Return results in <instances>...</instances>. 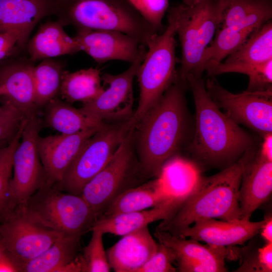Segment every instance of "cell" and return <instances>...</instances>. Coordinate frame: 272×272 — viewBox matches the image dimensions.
<instances>
[{"label": "cell", "instance_id": "cell-1", "mask_svg": "<svg viewBox=\"0 0 272 272\" xmlns=\"http://www.w3.org/2000/svg\"><path fill=\"white\" fill-rule=\"evenodd\" d=\"M186 82L195 106V129L188 150L196 162L227 167L256 146L253 137L222 112L209 95L201 77L190 74Z\"/></svg>", "mask_w": 272, "mask_h": 272}, {"label": "cell", "instance_id": "cell-2", "mask_svg": "<svg viewBox=\"0 0 272 272\" xmlns=\"http://www.w3.org/2000/svg\"><path fill=\"white\" fill-rule=\"evenodd\" d=\"M179 79L137 122V149L142 172L159 176L184 138L187 126L184 87Z\"/></svg>", "mask_w": 272, "mask_h": 272}, {"label": "cell", "instance_id": "cell-3", "mask_svg": "<svg viewBox=\"0 0 272 272\" xmlns=\"http://www.w3.org/2000/svg\"><path fill=\"white\" fill-rule=\"evenodd\" d=\"M257 151L255 146L219 173L209 177L201 176L195 190L175 214L162 221L156 229L177 236L199 219L240 220L239 193L241 179L246 165Z\"/></svg>", "mask_w": 272, "mask_h": 272}, {"label": "cell", "instance_id": "cell-4", "mask_svg": "<svg viewBox=\"0 0 272 272\" xmlns=\"http://www.w3.org/2000/svg\"><path fill=\"white\" fill-rule=\"evenodd\" d=\"M178 18L177 6L170 7L167 27L162 33L154 36L147 45L148 51L136 74L140 97L132 116L136 122L179 79L176 65L179 60L175 53Z\"/></svg>", "mask_w": 272, "mask_h": 272}, {"label": "cell", "instance_id": "cell-5", "mask_svg": "<svg viewBox=\"0 0 272 272\" xmlns=\"http://www.w3.org/2000/svg\"><path fill=\"white\" fill-rule=\"evenodd\" d=\"M60 21L77 30L120 32L145 46L158 33L128 0H63Z\"/></svg>", "mask_w": 272, "mask_h": 272}, {"label": "cell", "instance_id": "cell-6", "mask_svg": "<svg viewBox=\"0 0 272 272\" xmlns=\"http://www.w3.org/2000/svg\"><path fill=\"white\" fill-rule=\"evenodd\" d=\"M21 208L36 221L64 235L82 236L98 220L82 196L64 192L46 180Z\"/></svg>", "mask_w": 272, "mask_h": 272}, {"label": "cell", "instance_id": "cell-7", "mask_svg": "<svg viewBox=\"0 0 272 272\" xmlns=\"http://www.w3.org/2000/svg\"><path fill=\"white\" fill-rule=\"evenodd\" d=\"M136 121L131 116L114 124H106L89 138L56 184L62 191L81 195L85 185L109 162Z\"/></svg>", "mask_w": 272, "mask_h": 272}, {"label": "cell", "instance_id": "cell-8", "mask_svg": "<svg viewBox=\"0 0 272 272\" xmlns=\"http://www.w3.org/2000/svg\"><path fill=\"white\" fill-rule=\"evenodd\" d=\"M177 6L176 34L181 49L178 78L186 84L190 74L201 77V59L217 29L218 9L217 0H200L192 6L183 3Z\"/></svg>", "mask_w": 272, "mask_h": 272}, {"label": "cell", "instance_id": "cell-9", "mask_svg": "<svg viewBox=\"0 0 272 272\" xmlns=\"http://www.w3.org/2000/svg\"><path fill=\"white\" fill-rule=\"evenodd\" d=\"M0 234L6 254L19 272L64 235L36 221L21 207L0 219Z\"/></svg>", "mask_w": 272, "mask_h": 272}, {"label": "cell", "instance_id": "cell-10", "mask_svg": "<svg viewBox=\"0 0 272 272\" xmlns=\"http://www.w3.org/2000/svg\"><path fill=\"white\" fill-rule=\"evenodd\" d=\"M42 125L38 116L28 119L22 134V141L15 151L14 175L8 193L10 211L24 206L46 180L37 148Z\"/></svg>", "mask_w": 272, "mask_h": 272}, {"label": "cell", "instance_id": "cell-11", "mask_svg": "<svg viewBox=\"0 0 272 272\" xmlns=\"http://www.w3.org/2000/svg\"><path fill=\"white\" fill-rule=\"evenodd\" d=\"M206 90L219 108L237 123L262 137L272 132V89L234 94L222 87L214 77L205 82Z\"/></svg>", "mask_w": 272, "mask_h": 272}, {"label": "cell", "instance_id": "cell-12", "mask_svg": "<svg viewBox=\"0 0 272 272\" xmlns=\"http://www.w3.org/2000/svg\"><path fill=\"white\" fill-rule=\"evenodd\" d=\"M146 53L144 49L125 71L118 75L105 73L101 80L108 88L94 100L83 103L80 110L96 120H124L133 114V81Z\"/></svg>", "mask_w": 272, "mask_h": 272}, {"label": "cell", "instance_id": "cell-13", "mask_svg": "<svg viewBox=\"0 0 272 272\" xmlns=\"http://www.w3.org/2000/svg\"><path fill=\"white\" fill-rule=\"evenodd\" d=\"M131 130L120 144L107 165L84 187L81 196L98 220L122 191L132 163Z\"/></svg>", "mask_w": 272, "mask_h": 272}, {"label": "cell", "instance_id": "cell-14", "mask_svg": "<svg viewBox=\"0 0 272 272\" xmlns=\"http://www.w3.org/2000/svg\"><path fill=\"white\" fill-rule=\"evenodd\" d=\"M154 236L175 251L177 269L180 272L227 271L225 259L233 258V250L225 247L202 245L195 239H186L156 229Z\"/></svg>", "mask_w": 272, "mask_h": 272}, {"label": "cell", "instance_id": "cell-15", "mask_svg": "<svg viewBox=\"0 0 272 272\" xmlns=\"http://www.w3.org/2000/svg\"><path fill=\"white\" fill-rule=\"evenodd\" d=\"M74 37L81 50L99 63L111 60L132 63L145 49L138 40L118 31L80 29Z\"/></svg>", "mask_w": 272, "mask_h": 272}, {"label": "cell", "instance_id": "cell-16", "mask_svg": "<svg viewBox=\"0 0 272 272\" xmlns=\"http://www.w3.org/2000/svg\"><path fill=\"white\" fill-rule=\"evenodd\" d=\"M101 128L87 129L71 134L39 136L37 151L46 181L53 183L60 182L85 142Z\"/></svg>", "mask_w": 272, "mask_h": 272}, {"label": "cell", "instance_id": "cell-17", "mask_svg": "<svg viewBox=\"0 0 272 272\" xmlns=\"http://www.w3.org/2000/svg\"><path fill=\"white\" fill-rule=\"evenodd\" d=\"M264 222L237 220L228 221L215 219L196 221L192 226L182 230L177 236L189 237L218 246L233 247L243 245L258 234Z\"/></svg>", "mask_w": 272, "mask_h": 272}, {"label": "cell", "instance_id": "cell-18", "mask_svg": "<svg viewBox=\"0 0 272 272\" xmlns=\"http://www.w3.org/2000/svg\"><path fill=\"white\" fill-rule=\"evenodd\" d=\"M34 66L15 61L0 66V99L18 109L27 119L38 116L34 100Z\"/></svg>", "mask_w": 272, "mask_h": 272}, {"label": "cell", "instance_id": "cell-19", "mask_svg": "<svg viewBox=\"0 0 272 272\" xmlns=\"http://www.w3.org/2000/svg\"><path fill=\"white\" fill-rule=\"evenodd\" d=\"M56 0H0V33L17 32L20 46L27 42L36 24L44 17L58 10Z\"/></svg>", "mask_w": 272, "mask_h": 272}, {"label": "cell", "instance_id": "cell-20", "mask_svg": "<svg viewBox=\"0 0 272 272\" xmlns=\"http://www.w3.org/2000/svg\"><path fill=\"white\" fill-rule=\"evenodd\" d=\"M272 191V161L257 150L243 173L239 193L241 220L249 221L253 212L269 198Z\"/></svg>", "mask_w": 272, "mask_h": 272}, {"label": "cell", "instance_id": "cell-21", "mask_svg": "<svg viewBox=\"0 0 272 272\" xmlns=\"http://www.w3.org/2000/svg\"><path fill=\"white\" fill-rule=\"evenodd\" d=\"M157 244L148 226L123 235L106 251L111 268L116 272H137L154 254Z\"/></svg>", "mask_w": 272, "mask_h": 272}, {"label": "cell", "instance_id": "cell-22", "mask_svg": "<svg viewBox=\"0 0 272 272\" xmlns=\"http://www.w3.org/2000/svg\"><path fill=\"white\" fill-rule=\"evenodd\" d=\"M184 201V199L170 198L148 209L101 217L93 227L100 229L104 234L123 236L148 226L152 222L170 219Z\"/></svg>", "mask_w": 272, "mask_h": 272}, {"label": "cell", "instance_id": "cell-23", "mask_svg": "<svg viewBox=\"0 0 272 272\" xmlns=\"http://www.w3.org/2000/svg\"><path fill=\"white\" fill-rule=\"evenodd\" d=\"M218 28H257L271 21V0H217Z\"/></svg>", "mask_w": 272, "mask_h": 272}, {"label": "cell", "instance_id": "cell-24", "mask_svg": "<svg viewBox=\"0 0 272 272\" xmlns=\"http://www.w3.org/2000/svg\"><path fill=\"white\" fill-rule=\"evenodd\" d=\"M31 59L50 58L81 51L75 37L64 31L60 21L47 22L40 26L28 43Z\"/></svg>", "mask_w": 272, "mask_h": 272}, {"label": "cell", "instance_id": "cell-25", "mask_svg": "<svg viewBox=\"0 0 272 272\" xmlns=\"http://www.w3.org/2000/svg\"><path fill=\"white\" fill-rule=\"evenodd\" d=\"M272 59V23L269 21L256 29L233 53L220 63L211 77L224 74L228 68L261 63Z\"/></svg>", "mask_w": 272, "mask_h": 272}, {"label": "cell", "instance_id": "cell-26", "mask_svg": "<svg viewBox=\"0 0 272 272\" xmlns=\"http://www.w3.org/2000/svg\"><path fill=\"white\" fill-rule=\"evenodd\" d=\"M201 177L196 163L177 157L164 164L157 177L169 197L185 200L195 190Z\"/></svg>", "mask_w": 272, "mask_h": 272}, {"label": "cell", "instance_id": "cell-27", "mask_svg": "<svg viewBox=\"0 0 272 272\" xmlns=\"http://www.w3.org/2000/svg\"><path fill=\"white\" fill-rule=\"evenodd\" d=\"M170 198H173L167 195L157 177L140 186L122 191L107 207L101 217L148 209Z\"/></svg>", "mask_w": 272, "mask_h": 272}, {"label": "cell", "instance_id": "cell-28", "mask_svg": "<svg viewBox=\"0 0 272 272\" xmlns=\"http://www.w3.org/2000/svg\"><path fill=\"white\" fill-rule=\"evenodd\" d=\"M44 124L60 133L71 134L93 128H101L106 123L85 114L58 97L44 106Z\"/></svg>", "mask_w": 272, "mask_h": 272}, {"label": "cell", "instance_id": "cell-29", "mask_svg": "<svg viewBox=\"0 0 272 272\" xmlns=\"http://www.w3.org/2000/svg\"><path fill=\"white\" fill-rule=\"evenodd\" d=\"M81 235H63L22 267L21 272H59L78 256Z\"/></svg>", "mask_w": 272, "mask_h": 272}, {"label": "cell", "instance_id": "cell-30", "mask_svg": "<svg viewBox=\"0 0 272 272\" xmlns=\"http://www.w3.org/2000/svg\"><path fill=\"white\" fill-rule=\"evenodd\" d=\"M256 29L253 27L217 29L214 39H212L210 45L203 53L200 65L201 73L206 71L208 76L211 77L217 66L236 51Z\"/></svg>", "mask_w": 272, "mask_h": 272}, {"label": "cell", "instance_id": "cell-31", "mask_svg": "<svg viewBox=\"0 0 272 272\" xmlns=\"http://www.w3.org/2000/svg\"><path fill=\"white\" fill-rule=\"evenodd\" d=\"M101 81L100 70L95 68L75 72L63 71L59 94L70 103L89 102L103 91Z\"/></svg>", "mask_w": 272, "mask_h": 272}, {"label": "cell", "instance_id": "cell-32", "mask_svg": "<svg viewBox=\"0 0 272 272\" xmlns=\"http://www.w3.org/2000/svg\"><path fill=\"white\" fill-rule=\"evenodd\" d=\"M63 72L62 65L50 58L44 59L34 66V100L38 109L57 97Z\"/></svg>", "mask_w": 272, "mask_h": 272}, {"label": "cell", "instance_id": "cell-33", "mask_svg": "<svg viewBox=\"0 0 272 272\" xmlns=\"http://www.w3.org/2000/svg\"><path fill=\"white\" fill-rule=\"evenodd\" d=\"M27 121V118L23 120L12 140L6 146L0 149V219L10 212L8 207V193L13 169L14 155Z\"/></svg>", "mask_w": 272, "mask_h": 272}, {"label": "cell", "instance_id": "cell-34", "mask_svg": "<svg viewBox=\"0 0 272 272\" xmlns=\"http://www.w3.org/2000/svg\"><path fill=\"white\" fill-rule=\"evenodd\" d=\"M91 238L88 244L83 249V253L78 255L81 264V272H109L111 267L104 249L102 231L93 227Z\"/></svg>", "mask_w": 272, "mask_h": 272}, {"label": "cell", "instance_id": "cell-35", "mask_svg": "<svg viewBox=\"0 0 272 272\" xmlns=\"http://www.w3.org/2000/svg\"><path fill=\"white\" fill-rule=\"evenodd\" d=\"M236 73L246 75L249 83L246 91H257L272 89V59L263 63L228 68L225 73Z\"/></svg>", "mask_w": 272, "mask_h": 272}, {"label": "cell", "instance_id": "cell-36", "mask_svg": "<svg viewBox=\"0 0 272 272\" xmlns=\"http://www.w3.org/2000/svg\"><path fill=\"white\" fill-rule=\"evenodd\" d=\"M25 118L23 113L12 104L3 102L0 106V147L5 146L12 140Z\"/></svg>", "mask_w": 272, "mask_h": 272}, {"label": "cell", "instance_id": "cell-37", "mask_svg": "<svg viewBox=\"0 0 272 272\" xmlns=\"http://www.w3.org/2000/svg\"><path fill=\"white\" fill-rule=\"evenodd\" d=\"M143 18L158 32L165 29L162 19L169 7V0H128Z\"/></svg>", "mask_w": 272, "mask_h": 272}, {"label": "cell", "instance_id": "cell-38", "mask_svg": "<svg viewBox=\"0 0 272 272\" xmlns=\"http://www.w3.org/2000/svg\"><path fill=\"white\" fill-rule=\"evenodd\" d=\"M176 254L170 247L159 242L154 254L137 272H175Z\"/></svg>", "mask_w": 272, "mask_h": 272}, {"label": "cell", "instance_id": "cell-39", "mask_svg": "<svg viewBox=\"0 0 272 272\" xmlns=\"http://www.w3.org/2000/svg\"><path fill=\"white\" fill-rule=\"evenodd\" d=\"M20 38L18 33L13 30L0 33V61L8 56L16 45L20 46Z\"/></svg>", "mask_w": 272, "mask_h": 272}, {"label": "cell", "instance_id": "cell-40", "mask_svg": "<svg viewBox=\"0 0 272 272\" xmlns=\"http://www.w3.org/2000/svg\"><path fill=\"white\" fill-rule=\"evenodd\" d=\"M263 272L272 271V243L258 249Z\"/></svg>", "mask_w": 272, "mask_h": 272}, {"label": "cell", "instance_id": "cell-41", "mask_svg": "<svg viewBox=\"0 0 272 272\" xmlns=\"http://www.w3.org/2000/svg\"><path fill=\"white\" fill-rule=\"evenodd\" d=\"M263 140L258 150L260 155L265 159L272 161V132L263 136Z\"/></svg>", "mask_w": 272, "mask_h": 272}, {"label": "cell", "instance_id": "cell-42", "mask_svg": "<svg viewBox=\"0 0 272 272\" xmlns=\"http://www.w3.org/2000/svg\"><path fill=\"white\" fill-rule=\"evenodd\" d=\"M261 235L266 243H272V218L271 215L264 219L260 229Z\"/></svg>", "mask_w": 272, "mask_h": 272}, {"label": "cell", "instance_id": "cell-43", "mask_svg": "<svg viewBox=\"0 0 272 272\" xmlns=\"http://www.w3.org/2000/svg\"><path fill=\"white\" fill-rule=\"evenodd\" d=\"M19 272L17 266L10 260L0 261V272Z\"/></svg>", "mask_w": 272, "mask_h": 272}, {"label": "cell", "instance_id": "cell-44", "mask_svg": "<svg viewBox=\"0 0 272 272\" xmlns=\"http://www.w3.org/2000/svg\"><path fill=\"white\" fill-rule=\"evenodd\" d=\"M7 259H10L7 256L5 250L4 249L1 236L0 234V261H4ZM11 260V259H10Z\"/></svg>", "mask_w": 272, "mask_h": 272}, {"label": "cell", "instance_id": "cell-45", "mask_svg": "<svg viewBox=\"0 0 272 272\" xmlns=\"http://www.w3.org/2000/svg\"><path fill=\"white\" fill-rule=\"evenodd\" d=\"M183 4L188 6H192L198 3L197 0H183Z\"/></svg>", "mask_w": 272, "mask_h": 272}, {"label": "cell", "instance_id": "cell-46", "mask_svg": "<svg viewBox=\"0 0 272 272\" xmlns=\"http://www.w3.org/2000/svg\"><path fill=\"white\" fill-rule=\"evenodd\" d=\"M197 2H198L200 1V0H197Z\"/></svg>", "mask_w": 272, "mask_h": 272}, {"label": "cell", "instance_id": "cell-47", "mask_svg": "<svg viewBox=\"0 0 272 272\" xmlns=\"http://www.w3.org/2000/svg\"><path fill=\"white\" fill-rule=\"evenodd\" d=\"M2 147H0V149H1V148H2Z\"/></svg>", "mask_w": 272, "mask_h": 272}]
</instances>
